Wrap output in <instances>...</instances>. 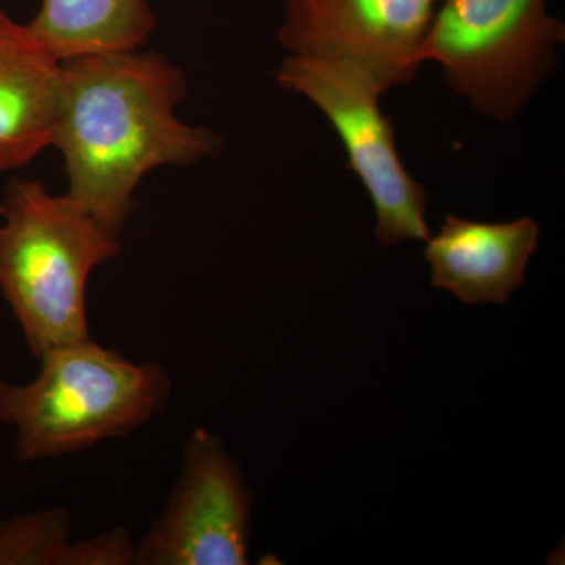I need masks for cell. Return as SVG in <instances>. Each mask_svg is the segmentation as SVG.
Masks as SVG:
<instances>
[{"label":"cell","mask_w":565,"mask_h":565,"mask_svg":"<svg viewBox=\"0 0 565 565\" xmlns=\"http://www.w3.org/2000/svg\"><path fill=\"white\" fill-rule=\"evenodd\" d=\"M28 384L0 379V423L14 430L17 460L43 462L126 437L166 407L172 381L156 363H136L92 338L39 359Z\"/></svg>","instance_id":"obj_3"},{"label":"cell","mask_w":565,"mask_h":565,"mask_svg":"<svg viewBox=\"0 0 565 565\" xmlns=\"http://www.w3.org/2000/svg\"><path fill=\"white\" fill-rule=\"evenodd\" d=\"M539 233L537 222L531 217L489 223L448 214L424 250L433 285L467 305H505L525 282Z\"/></svg>","instance_id":"obj_8"},{"label":"cell","mask_w":565,"mask_h":565,"mask_svg":"<svg viewBox=\"0 0 565 565\" xmlns=\"http://www.w3.org/2000/svg\"><path fill=\"white\" fill-rule=\"evenodd\" d=\"M61 95L62 62L0 10V174L52 147Z\"/></svg>","instance_id":"obj_9"},{"label":"cell","mask_w":565,"mask_h":565,"mask_svg":"<svg viewBox=\"0 0 565 565\" xmlns=\"http://www.w3.org/2000/svg\"><path fill=\"white\" fill-rule=\"evenodd\" d=\"M188 85L158 52L114 51L62 62L52 147L62 152L66 195L120 237L141 180L161 167H191L217 154L221 137L181 121Z\"/></svg>","instance_id":"obj_1"},{"label":"cell","mask_w":565,"mask_h":565,"mask_svg":"<svg viewBox=\"0 0 565 565\" xmlns=\"http://www.w3.org/2000/svg\"><path fill=\"white\" fill-rule=\"evenodd\" d=\"M104 230L66 193L13 178L0 199V292L36 360L88 340L87 285L96 267L120 256Z\"/></svg>","instance_id":"obj_2"},{"label":"cell","mask_w":565,"mask_h":565,"mask_svg":"<svg viewBox=\"0 0 565 565\" xmlns=\"http://www.w3.org/2000/svg\"><path fill=\"white\" fill-rule=\"evenodd\" d=\"M252 494L222 438L193 430L161 515L136 544L139 565H244Z\"/></svg>","instance_id":"obj_6"},{"label":"cell","mask_w":565,"mask_h":565,"mask_svg":"<svg viewBox=\"0 0 565 565\" xmlns=\"http://www.w3.org/2000/svg\"><path fill=\"white\" fill-rule=\"evenodd\" d=\"M68 509L50 508L0 522V565H68Z\"/></svg>","instance_id":"obj_11"},{"label":"cell","mask_w":565,"mask_h":565,"mask_svg":"<svg viewBox=\"0 0 565 565\" xmlns=\"http://www.w3.org/2000/svg\"><path fill=\"white\" fill-rule=\"evenodd\" d=\"M29 28L58 58L141 50L156 31L148 0H41Z\"/></svg>","instance_id":"obj_10"},{"label":"cell","mask_w":565,"mask_h":565,"mask_svg":"<svg viewBox=\"0 0 565 565\" xmlns=\"http://www.w3.org/2000/svg\"><path fill=\"white\" fill-rule=\"evenodd\" d=\"M136 564V544L125 527L73 542L68 565H129Z\"/></svg>","instance_id":"obj_12"},{"label":"cell","mask_w":565,"mask_h":565,"mask_svg":"<svg viewBox=\"0 0 565 565\" xmlns=\"http://www.w3.org/2000/svg\"><path fill=\"white\" fill-rule=\"evenodd\" d=\"M548 0H440L423 41L422 63L434 61L446 84L476 111L514 120L556 70L564 21Z\"/></svg>","instance_id":"obj_4"},{"label":"cell","mask_w":565,"mask_h":565,"mask_svg":"<svg viewBox=\"0 0 565 565\" xmlns=\"http://www.w3.org/2000/svg\"><path fill=\"white\" fill-rule=\"evenodd\" d=\"M286 90L300 93L332 122L375 207L374 234L384 247L430 237L426 189L407 172L379 99L384 95L348 63L288 55L277 71Z\"/></svg>","instance_id":"obj_5"},{"label":"cell","mask_w":565,"mask_h":565,"mask_svg":"<svg viewBox=\"0 0 565 565\" xmlns=\"http://www.w3.org/2000/svg\"><path fill=\"white\" fill-rule=\"evenodd\" d=\"M440 0H285L278 41L289 55L348 63L382 93L422 66Z\"/></svg>","instance_id":"obj_7"}]
</instances>
